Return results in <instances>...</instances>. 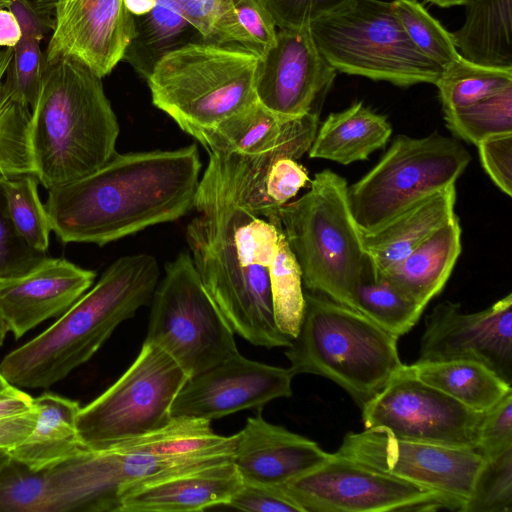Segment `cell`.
I'll use <instances>...</instances> for the list:
<instances>
[{"label": "cell", "mask_w": 512, "mask_h": 512, "mask_svg": "<svg viewBox=\"0 0 512 512\" xmlns=\"http://www.w3.org/2000/svg\"><path fill=\"white\" fill-rule=\"evenodd\" d=\"M186 228L194 266L210 298L234 331L256 346L288 347L277 328L269 266L280 219L255 215L233 198L217 157L209 154Z\"/></svg>", "instance_id": "obj_1"}, {"label": "cell", "mask_w": 512, "mask_h": 512, "mask_svg": "<svg viewBox=\"0 0 512 512\" xmlns=\"http://www.w3.org/2000/svg\"><path fill=\"white\" fill-rule=\"evenodd\" d=\"M202 162L195 144L116 152L93 172L48 190L44 204L63 243L103 246L194 208Z\"/></svg>", "instance_id": "obj_2"}, {"label": "cell", "mask_w": 512, "mask_h": 512, "mask_svg": "<svg viewBox=\"0 0 512 512\" xmlns=\"http://www.w3.org/2000/svg\"><path fill=\"white\" fill-rule=\"evenodd\" d=\"M160 269L147 253L115 260L44 332L7 354L0 373L17 388H47L87 362L123 321L151 303Z\"/></svg>", "instance_id": "obj_3"}, {"label": "cell", "mask_w": 512, "mask_h": 512, "mask_svg": "<svg viewBox=\"0 0 512 512\" xmlns=\"http://www.w3.org/2000/svg\"><path fill=\"white\" fill-rule=\"evenodd\" d=\"M118 135L101 77L74 59L44 63L30 125L35 175L44 188L105 164L117 152Z\"/></svg>", "instance_id": "obj_4"}, {"label": "cell", "mask_w": 512, "mask_h": 512, "mask_svg": "<svg viewBox=\"0 0 512 512\" xmlns=\"http://www.w3.org/2000/svg\"><path fill=\"white\" fill-rule=\"evenodd\" d=\"M279 218L303 286L355 310L358 286L374 275L350 210L347 181L330 169L316 173L308 192L279 208Z\"/></svg>", "instance_id": "obj_5"}, {"label": "cell", "mask_w": 512, "mask_h": 512, "mask_svg": "<svg viewBox=\"0 0 512 512\" xmlns=\"http://www.w3.org/2000/svg\"><path fill=\"white\" fill-rule=\"evenodd\" d=\"M304 296L299 332L285 352L289 368L330 379L362 408L404 365L398 337L323 295Z\"/></svg>", "instance_id": "obj_6"}, {"label": "cell", "mask_w": 512, "mask_h": 512, "mask_svg": "<svg viewBox=\"0 0 512 512\" xmlns=\"http://www.w3.org/2000/svg\"><path fill=\"white\" fill-rule=\"evenodd\" d=\"M259 55L204 40L165 54L147 77L152 103L192 137L257 100Z\"/></svg>", "instance_id": "obj_7"}, {"label": "cell", "mask_w": 512, "mask_h": 512, "mask_svg": "<svg viewBox=\"0 0 512 512\" xmlns=\"http://www.w3.org/2000/svg\"><path fill=\"white\" fill-rule=\"evenodd\" d=\"M309 28L336 71L411 86L435 84L443 70L412 43L392 2L351 0Z\"/></svg>", "instance_id": "obj_8"}, {"label": "cell", "mask_w": 512, "mask_h": 512, "mask_svg": "<svg viewBox=\"0 0 512 512\" xmlns=\"http://www.w3.org/2000/svg\"><path fill=\"white\" fill-rule=\"evenodd\" d=\"M471 161L464 146L434 133L398 135L378 163L348 186L360 232L376 229L415 203L454 185Z\"/></svg>", "instance_id": "obj_9"}, {"label": "cell", "mask_w": 512, "mask_h": 512, "mask_svg": "<svg viewBox=\"0 0 512 512\" xmlns=\"http://www.w3.org/2000/svg\"><path fill=\"white\" fill-rule=\"evenodd\" d=\"M150 304L145 340L168 353L189 378L238 353L235 333L204 288L190 253L166 264Z\"/></svg>", "instance_id": "obj_10"}, {"label": "cell", "mask_w": 512, "mask_h": 512, "mask_svg": "<svg viewBox=\"0 0 512 512\" xmlns=\"http://www.w3.org/2000/svg\"><path fill=\"white\" fill-rule=\"evenodd\" d=\"M189 376L163 349L144 341L122 376L77 417L84 447L102 450L156 431L171 419L173 402Z\"/></svg>", "instance_id": "obj_11"}, {"label": "cell", "mask_w": 512, "mask_h": 512, "mask_svg": "<svg viewBox=\"0 0 512 512\" xmlns=\"http://www.w3.org/2000/svg\"><path fill=\"white\" fill-rule=\"evenodd\" d=\"M280 486L301 512L461 511L442 494L338 453Z\"/></svg>", "instance_id": "obj_12"}, {"label": "cell", "mask_w": 512, "mask_h": 512, "mask_svg": "<svg viewBox=\"0 0 512 512\" xmlns=\"http://www.w3.org/2000/svg\"><path fill=\"white\" fill-rule=\"evenodd\" d=\"M365 429L423 443L476 449L483 413L411 375L405 365L362 408Z\"/></svg>", "instance_id": "obj_13"}, {"label": "cell", "mask_w": 512, "mask_h": 512, "mask_svg": "<svg viewBox=\"0 0 512 512\" xmlns=\"http://www.w3.org/2000/svg\"><path fill=\"white\" fill-rule=\"evenodd\" d=\"M336 453L442 494L457 502L460 512L485 462L476 449L411 441L371 429L347 433Z\"/></svg>", "instance_id": "obj_14"}, {"label": "cell", "mask_w": 512, "mask_h": 512, "mask_svg": "<svg viewBox=\"0 0 512 512\" xmlns=\"http://www.w3.org/2000/svg\"><path fill=\"white\" fill-rule=\"evenodd\" d=\"M51 35L44 63L77 60L103 78L123 60L133 16L125 0H32Z\"/></svg>", "instance_id": "obj_15"}, {"label": "cell", "mask_w": 512, "mask_h": 512, "mask_svg": "<svg viewBox=\"0 0 512 512\" xmlns=\"http://www.w3.org/2000/svg\"><path fill=\"white\" fill-rule=\"evenodd\" d=\"M471 360L512 384V294L490 307L464 313L445 301L425 317L417 362Z\"/></svg>", "instance_id": "obj_16"}, {"label": "cell", "mask_w": 512, "mask_h": 512, "mask_svg": "<svg viewBox=\"0 0 512 512\" xmlns=\"http://www.w3.org/2000/svg\"><path fill=\"white\" fill-rule=\"evenodd\" d=\"M335 76L309 27L278 29L274 45L259 57L255 93L263 106L280 116L319 115Z\"/></svg>", "instance_id": "obj_17"}, {"label": "cell", "mask_w": 512, "mask_h": 512, "mask_svg": "<svg viewBox=\"0 0 512 512\" xmlns=\"http://www.w3.org/2000/svg\"><path fill=\"white\" fill-rule=\"evenodd\" d=\"M290 368L250 360L239 352L190 377L176 396L172 418L212 421L229 414L261 408L292 395Z\"/></svg>", "instance_id": "obj_18"}, {"label": "cell", "mask_w": 512, "mask_h": 512, "mask_svg": "<svg viewBox=\"0 0 512 512\" xmlns=\"http://www.w3.org/2000/svg\"><path fill=\"white\" fill-rule=\"evenodd\" d=\"M96 273L64 258L46 257L24 276L0 283V309L16 339L64 314L94 283Z\"/></svg>", "instance_id": "obj_19"}, {"label": "cell", "mask_w": 512, "mask_h": 512, "mask_svg": "<svg viewBox=\"0 0 512 512\" xmlns=\"http://www.w3.org/2000/svg\"><path fill=\"white\" fill-rule=\"evenodd\" d=\"M330 456L313 440L271 424L259 414L248 418L235 434L232 462L243 481L280 485Z\"/></svg>", "instance_id": "obj_20"}, {"label": "cell", "mask_w": 512, "mask_h": 512, "mask_svg": "<svg viewBox=\"0 0 512 512\" xmlns=\"http://www.w3.org/2000/svg\"><path fill=\"white\" fill-rule=\"evenodd\" d=\"M241 484L228 460L138 484L123 494L119 512H188L226 506Z\"/></svg>", "instance_id": "obj_21"}, {"label": "cell", "mask_w": 512, "mask_h": 512, "mask_svg": "<svg viewBox=\"0 0 512 512\" xmlns=\"http://www.w3.org/2000/svg\"><path fill=\"white\" fill-rule=\"evenodd\" d=\"M318 126V114L283 117L256 100L214 127L197 133L193 138L208 154L257 155L296 138L314 137Z\"/></svg>", "instance_id": "obj_22"}, {"label": "cell", "mask_w": 512, "mask_h": 512, "mask_svg": "<svg viewBox=\"0 0 512 512\" xmlns=\"http://www.w3.org/2000/svg\"><path fill=\"white\" fill-rule=\"evenodd\" d=\"M455 203L454 184L415 203L376 229L360 232L374 278L448 223L456 215Z\"/></svg>", "instance_id": "obj_23"}, {"label": "cell", "mask_w": 512, "mask_h": 512, "mask_svg": "<svg viewBox=\"0 0 512 512\" xmlns=\"http://www.w3.org/2000/svg\"><path fill=\"white\" fill-rule=\"evenodd\" d=\"M460 253L461 226L455 215L408 256L375 278H384L426 307L442 291Z\"/></svg>", "instance_id": "obj_24"}, {"label": "cell", "mask_w": 512, "mask_h": 512, "mask_svg": "<svg viewBox=\"0 0 512 512\" xmlns=\"http://www.w3.org/2000/svg\"><path fill=\"white\" fill-rule=\"evenodd\" d=\"M38 415L29 436L8 450L10 457L32 470L67 460L85 447L77 431L78 402L53 393L33 398Z\"/></svg>", "instance_id": "obj_25"}, {"label": "cell", "mask_w": 512, "mask_h": 512, "mask_svg": "<svg viewBox=\"0 0 512 512\" xmlns=\"http://www.w3.org/2000/svg\"><path fill=\"white\" fill-rule=\"evenodd\" d=\"M392 134L387 118L357 102L344 111L331 113L318 126L308 150L310 158L348 165L367 160L385 147Z\"/></svg>", "instance_id": "obj_26"}, {"label": "cell", "mask_w": 512, "mask_h": 512, "mask_svg": "<svg viewBox=\"0 0 512 512\" xmlns=\"http://www.w3.org/2000/svg\"><path fill=\"white\" fill-rule=\"evenodd\" d=\"M463 26L452 32L458 54L477 65L512 70V0H471Z\"/></svg>", "instance_id": "obj_27"}, {"label": "cell", "mask_w": 512, "mask_h": 512, "mask_svg": "<svg viewBox=\"0 0 512 512\" xmlns=\"http://www.w3.org/2000/svg\"><path fill=\"white\" fill-rule=\"evenodd\" d=\"M406 370L464 406L485 412L512 391L511 384L482 363L471 360L415 362Z\"/></svg>", "instance_id": "obj_28"}, {"label": "cell", "mask_w": 512, "mask_h": 512, "mask_svg": "<svg viewBox=\"0 0 512 512\" xmlns=\"http://www.w3.org/2000/svg\"><path fill=\"white\" fill-rule=\"evenodd\" d=\"M116 444L168 459L221 461L232 459L235 434H216L206 419L172 418L156 431Z\"/></svg>", "instance_id": "obj_29"}, {"label": "cell", "mask_w": 512, "mask_h": 512, "mask_svg": "<svg viewBox=\"0 0 512 512\" xmlns=\"http://www.w3.org/2000/svg\"><path fill=\"white\" fill-rule=\"evenodd\" d=\"M133 31L123 60L146 80L165 54L192 42L191 31L196 30L175 0H155L151 10L133 16Z\"/></svg>", "instance_id": "obj_30"}, {"label": "cell", "mask_w": 512, "mask_h": 512, "mask_svg": "<svg viewBox=\"0 0 512 512\" xmlns=\"http://www.w3.org/2000/svg\"><path fill=\"white\" fill-rule=\"evenodd\" d=\"M13 48H0V179L34 174L30 125L31 108L4 83Z\"/></svg>", "instance_id": "obj_31"}, {"label": "cell", "mask_w": 512, "mask_h": 512, "mask_svg": "<svg viewBox=\"0 0 512 512\" xmlns=\"http://www.w3.org/2000/svg\"><path fill=\"white\" fill-rule=\"evenodd\" d=\"M435 85L443 112L463 108L512 86V70L474 64L461 56L445 67Z\"/></svg>", "instance_id": "obj_32"}, {"label": "cell", "mask_w": 512, "mask_h": 512, "mask_svg": "<svg viewBox=\"0 0 512 512\" xmlns=\"http://www.w3.org/2000/svg\"><path fill=\"white\" fill-rule=\"evenodd\" d=\"M425 308L381 277L362 282L354 297L355 311L398 338L416 325Z\"/></svg>", "instance_id": "obj_33"}, {"label": "cell", "mask_w": 512, "mask_h": 512, "mask_svg": "<svg viewBox=\"0 0 512 512\" xmlns=\"http://www.w3.org/2000/svg\"><path fill=\"white\" fill-rule=\"evenodd\" d=\"M273 315L277 328L295 338L305 309V296L299 265L281 231L269 266Z\"/></svg>", "instance_id": "obj_34"}, {"label": "cell", "mask_w": 512, "mask_h": 512, "mask_svg": "<svg viewBox=\"0 0 512 512\" xmlns=\"http://www.w3.org/2000/svg\"><path fill=\"white\" fill-rule=\"evenodd\" d=\"M39 180L34 174H22L0 179L11 221L33 248L47 252L50 220L38 194Z\"/></svg>", "instance_id": "obj_35"}, {"label": "cell", "mask_w": 512, "mask_h": 512, "mask_svg": "<svg viewBox=\"0 0 512 512\" xmlns=\"http://www.w3.org/2000/svg\"><path fill=\"white\" fill-rule=\"evenodd\" d=\"M444 118L455 136L475 145L512 133V86L472 105L444 112Z\"/></svg>", "instance_id": "obj_36"}, {"label": "cell", "mask_w": 512, "mask_h": 512, "mask_svg": "<svg viewBox=\"0 0 512 512\" xmlns=\"http://www.w3.org/2000/svg\"><path fill=\"white\" fill-rule=\"evenodd\" d=\"M22 36L13 48V57L4 83L14 96L31 109L35 106L44 66L40 43L46 28L41 21L20 24Z\"/></svg>", "instance_id": "obj_37"}, {"label": "cell", "mask_w": 512, "mask_h": 512, "mask_svg": "<svg viewBox=\"0 0 512 512\" xmlns=\"http://www.w3.org/2000/svg\"><path fill=\"white\" fill-rule=\"evenodd\" d=\"M175 1L204 41L240 46L259 55L256 45L238 22L232 0Z\"/></svg>", "instance_id": "obj_38"}, {"label": "cell", "mask_w": 512, "mask_h": 512, "mask_svg": "<svg viewBox=\"0 0 512 512\" xmlns=\"http://www.w3.org/2000/svg\"><path fill=\"white\" fill-rule=\"evenodd\" d=\"M394 11L412 43L442 69L457 60L452 34L417 0H394Z\"/></svg>", "instance_id": "obj_39"}, {"label": "cell", "mask_w": 512, "mask_h": 512, "mask_svg": "<svg viewBox=\"0 0 512 512\" xmlns=\"http://www.w3.org/2000/svg\"><path fill=\"white\" fill-rule=\"evenodd\" d=\"M512 511V448L485 462L462 512Z\"/></svg>", "instance_id": "obj_40"}, {"label": "cell", "mask_w": 512, "mask_h": 512, "mask_svg": "<svg viewBox=\"0 0 512 512\" xmlns=\"http://www.w3.org/2000/svg\"><path fill=\"white\" fill-rule=\"evenodd\" d=\"M48 257L30 246L14 227L0 185V283L20 278Z\"/></svg>", "instance_id": "obj_41"}, {"label": "cell", "mask_w": 512, "mask_h": 512, "mask_svg": "<svg viewBox=\"0 0 512 512\" xmlns=\"http://www.w3.org/2000/svg\"><path fill=\"white\" fill-rule=\"evenodd\" d=\"M512 448V391L483 412L476 450L491 459Z\"/></svg>", "instance_id": "obj_42"}, {"label": "cell", "mask_w": 512, "mask_h": 512, "mask_svg": "<svg viewBox=\"0 0 512 512\" xmlns=\"http://www.w3.org/2000/svg\"><path fill=\"white\" fill-rule=\"evenodd\" d=\"M310 182L307 170L291 157L277 159L269 168L263 184L270 210L279 215V208L294 198Z\"/></svg>", "instance_id": "obj_43"}, {"label": "cell", "mask_w": 512, "mask_h": 512, "mask_svg": "<svg viewBox=\"0 0 512 512\" xmlns=\"http://www.w3.org/2000/svg\"><path fill=\"white\" fill-rule=\"evenodd\" d=\"M278 29L309 27L351 0H261Z\"/></svg>", "instance_id": "obj_44"}, {"label": "cell", "mask_w": 512, "mask_h": 512, "mask_svg": "<svg viewBox=\"0 0 512 512\" xmlns=\"http://www.w3.org/2000/svg\"><path fill=\"white\" fill-rule=\"evenodd\" d=\"M226 506L250 512H301L280 485L243 480Z\"/></svg>", "instance_id": "obj_45"}, {"label": "cell", "mask_w": 512, "mask_h": 512, "mask_svg": "<svg viewBox=\"0 0 512 512\" xmlns=\"http://www.w3.org/2000/svg\"><path fill=\"white\" fill-rule=\"evenodd\" d=\"M481 164L494 184L512 196V133L489 137L477 145Z\"/></svg>", "instance_id": "obj_46"}, {"label": "cell", "mask_w": 512, "mask_h": 512, "mask_svg": "<svg viewBox=\"0 0 512 512\" xmlns=\"http://www.w3.org/2000/svg\"><path fill=\"white\" fill-rule=\"evenodd\" d=\"M239 24L256 45L259 56L276 41V25L261 0H232Z\"/></svg>", "instance_id": "obj_47"}, {"label": "cell", "mask_w": 512, "mask_h": 512, "mask_svg": "<svg viewBox=\"0 0 512 512\" xmlns=\"http://www.w3.org/2000/svg\"><path fill=\"white\" fill-rule=\"evenodd\" d=\"M37 409L13 417L0 419V449L9 450L24 441L32 432Z\"/></svg>", "instance_id": "obj_48"}, {"label": "cell", "mask_w": 512, "mask_h": 512, "mask_svg": "<svg viewBox=\"0 0 512 512\" xmlns=\"http://www.w3.org/2000/svg\"><path fill=\"white\" fill-rule=\"evenodd\" d=\"M34 409L33 398L17 387L10 386L0 393V419L24 414Z\"/></svg>", "instance_id": "obj_49"}, {"label": "cell", "mask_w": 512, "mask_h": 512, "mask_svg": "<svg viewBox=\"0 0 512 512\" xmlns=\"http://www.w3.org/2000/svg\"><path fill=\"white\" fill-rule=\"evenodd\" d=\"M20 24L9 7H0V48H14L20 41Z\"/></svg>", "instance_id": "obj_50"}, {"label": "cell", "mask_w": 512, "mask_h": 512, "mask_svg": "<svg viewBox=\"0 0 512 512\" xmlns=\"http://www.w3.org/2000/svg\"><path fill=\"white\" fill-rule=\"evenodd\" d=\"M125 4L132 16H137L151 10L155 0H125Z\"/></svg>", "instance_id": "obj_51"}, {"label": "cell", "mask_w": 512, "mask_h": 512, "mask_svg": "<svg viewBox=\"0 0 512 512\" xmlns=\"http://www.w3.org/2000/svg\"><path fill=\"white\" fill-rule=\"evenodd\" d=\"M430 3L436 4L440 7H451L457 5H465L471 0H427Z\"/></svg>", "instance_id": "obj_52"}, {"label": "cell", "mask_w": 512, "mask_h": 512, "mask_svg": "<svg viewBox=\"0 0 512 512\" xmlns=\"http://www.w3.org/2000/svg\"><path fill=\"white\" fill-rule=\"evenodd\" d=\"M9 331L7 322L2 314V311L0 309V347L2 346L5 336L7 332Z\"/></svg>", "instance_id": "obj_53"}, {"label": "cell", "mask_w": 512, "mask_h": 512, "mask_svg": "<svg viewBox=\"0 0 512 512\" xmlns=\"http://www.w3.org/2000/svg\"><path fill=\"white\" fill-rule=\"evenodd\" d=\"M11 459L8 450L0 449V469Z\"/></svg>", "instance_id": "obj_54"}, {"label": "cell", "mask_w": 512, "mask_h": 512, "mask_svg": "<svg viewBox=\"0 0 512 512\" xmlns=\"http://www.w3.org/2000/svg\"><path fill=\"white\" fill-rule=\"evenodd\" d=\"M10 386L12 385H10L0 373V393L7 390Z\"/></svg>", "instance_id": "obj_55"}, {"label": "cell", "mask_w": 512, "mask_h": 512, "mask_svg": "<svg viewBox=\"0 0 512 512\" xmlns=\"http://www.w3.org/2000/svg\"><path fill=\"white\" fill-rule=\"evenodd\" d=\"M10 0H0V7H9Z\"/></svg>", "instance_id": "obj_56"}]
</instances>
